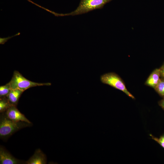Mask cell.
<instances>
[{
    "instance_id": "6da1fadb",
    "label": "cell",
    "mask_w": 164,
    "mask_h": 164,
    "mask_svg": "<svg viewBox=\"0 0 164 164\" xmlns=\"http://www.w3.org/2000/svg\"><path fill=\"white\" fill-rule=\"evenodd\" d=\"M0 118V137L5 138L10 136L19 130L32 124L24 121H15L8 118L4 112Z\"/></svg>"
},
{
    "instance_id": "ba28073f",
    "label": "cell",
    "mask_w": 164,
    "mask_h": 164,
    "mask_svg": "<svg viewBox=\"0 0 164 164\" xmlns=\"http://www.w3.org/2000/svg\"><path fill=\"white\" fill-rule=\"evenodd\" d=\"M161 78L159 68L154 70L149 76L145 81V85L154 89L156 87Z\"/></svg>"
},
{
    "instance_id": "8992f818",
    "label": "cell",
    "mask_w": 164,
    "mask_h": 164,
    "mask_svg": "<svg viewBox=\"0 0 164 164\" xmlns=\"http://www.w3.org/2000/svg\"><path fill=\"white\" fill-rule=\"evenodd\" d=\"M21 162L20 160L14 157L3 147L0 146V164H18Z\"/></svg>"
},
{
    "instance_id": "4fadbf2b",
    "label": "cell",
    "mask_w": 164,
    "mask_h": 164,
    "mask_svg": "<svg viewBox=\"0 0 164 164\" xmlns=\"http://www.w3.org/2000/svg\"><path fill=\"white\" fill-rule=\"evenodd\" d=\"M151 138L154 140L159 144L163 148H164V138L161 136L159 138H158L153 136L151 134L150 135Z\"/></svg>"
},
{
    "instance_id": "3957f363",
    "label": "cell",
    "mask_w": 164,
    "mask_h": 164,
    "mask_svg": "<svg viewBox=\"0 0 164 164\" xmlns=\"http://www.w3.org/2000/svg\"><path fill=\"white\" fill-rule=\"evenodd\" d=\"M100 80L103 84L119 90L132 99H135L134 96L128 90L123 80L116 73L111 72L104 73L100 76Z\"/></svg>"
},
{
    "instance_id": "5bb4252c",
    "label": "cell",
    "mask_w": 164,
    "mask_h": 164,
    "mask_svg": "<svg viewBox=\"0 0 164 164\" xmlns=\"http://www.w3.org/2000/svg\"><path fill=\"white\" fill-rule=\"evenodd\" d=\"M159 69L160 71V77L164 79V62Z\"/></svg>"
},
{
    "instance_id": "8fae6325",
    "label": "cell",
    "mask_w": 164,
    "mask_h": 164,
    "mask_svg": "<svg viewBox=\"0 0 164 164\" xmlns=\"http://www.w3.org/2000/svg\"><path fill=\"white\" fill-rule=\"evenodd\" d=\"M11 90L12 89L9 82L4 85L0 86V98L6 97Z\"/></svg>"
},
{
    "instance_id": "5b68a950",
    "label": "cell",
    "mask_w": 164,
    "mask_h": 164,
    "mask_svg": "<svg viewBox=\"0 0 164 164\" xmlns=\"http://www.w3.org/2000/svg\"><path fill=\"white\" fill-rule=\"evenodd\" d=\"M9 119L15 121H24L29 123L31 122L16 108L15 106L12 105L5 113Z\"/></svg>"
},
{
    "instance_id": "7c38bea8",
    "label": "cell",
    "mask_w": 164,
    "mask_h": 164,
    "mask_svg": "<svg viewBox=\"0 0 164 164\" xmlns=\"http://www.w3.org/2000/svg\"><path fill=\"white\" fill-rule=\"evenodd\" d=\"M154 89L160 96L164 98V79L161 78Z\"/></svg>"
},
{
    "instance_id": "2e32d148",
    "label": "cell",
    "mask_w": 164,
    "mask_h": 164,
    "mask_svg": "<svg viewBox=\"0 0 164 164\" xmlns=\"http://www.w3.org/2000/svg\"><path fill=\"white\" fill-rule=\"evenodd\" d=\"M163 138H164V135L162 136Z\"/></svg>"
},
{
    "instance_id": "9c48e42d",
    "label": "cell",
    "mask_w": 164,
    "mask_h": 164,
    "mask_svg": "<svg viewBox=\"0 0 164 164\" xmlns=\"http://www.w3.org/2000/svg\"><path fill=\"white\" fill-rule=\"evenodd\" d=\"M23 92V91L18 89H12L6 97L12 105L16 106L21 95Z\"/></svg>"
},
{
    "instance_id": "30bf717a",
    "label": "cell",
    "mask_w": 164,
    "mask_h": 164,
    "mask_svg": "<svg viewBox=\"0 0 164 164\" xmlns=\"http://www.w3.org/2000/svg\"><path fill=\"white\" fill-rule=\"evenodd\" d=\"M9 102L6 97L0 98V112L3 113L6 111L11 106Z\"/></svg>"
},
{
    "instance_id": "7a4b0ae2",
    "label": "cell",
    "mask_w": 164,
    "mask_h": 164,
    "mask_svg": "<svg viewBox=\"0 0 164 164\" xmlns=\"http://www.w3.org/2000/svg\"><path fill=\"white\" fill-rule=\"evenodd\" d=\"M113 0H81L79 5L73 11L66 14H58V16L78 15L85 14L97 9H102L107 3Z\"/></svg>"
},
{
    "instance_id": "52a82bcc",
    "label": "cell",
    "mask_w": 164,
    "mask_h": 164,
    "mask_svg": "<svg viewBox=\"0 0 164 164\" xmlns=\"http://www.w3.org/2000/svg\"><path fill=\"white\" fill-rule=\"evenodd\" d=\"M47 159L45 154L39 149H36L34 154L26 162V164H46Z\"/></svg>"
},
{
    "instance_id": "277c9868",
    "label": "cell",
    "mask_w": 164,
    "mask_h": 164,
    "mask_svg": "<svg viewBox=\"0 0 164 164\" xmlns=\"http://www.w3.org/2000/svg\"><path fill=\"white\" fill-rule=\"evenodd\" d=\"M12 89H18L24 91L28 89L34 87L50 86V83H39L31 81L24 77L19 72L15 70L9 82Z\"/></svg>"
},
{
    "instance_id": "9a60e30c",
    "label": "cell",
    "mask_w": 164,
    "mask_h": 164,
    "mask_svg": "<svg viewBox=\"0 0 164 164\" xmlns=\"http://www.w3.org/2000/svg\"><path fill=\"white\" fill-rule=\"evenodd\" d=\"M159 105L163 109H164V98L159 102Z\"/></svg>"
}]
</instances>
